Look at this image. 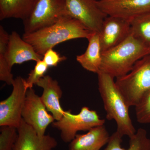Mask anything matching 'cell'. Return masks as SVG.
Masks as SVG:
<instances>
[{"mask_svg": "<svg viewBox=\"0 0 150 150\" xmlns=\"http://www.w3.org/2000/svg\"><path fill=\"white\" fill-rule=\"evenodd\" d=\"M90 31L79 21L65 16L52 25L35 32L23 35V38L43 56L48 49L65 41L78 38H88Z\"/></svg>", "mask_w": 150, "mask_h": 150, "instance_id": "1", "label": "cell"}, {"mask_svg": "<svg viewBox=\"0 0 150 150\" xmlns=\"http://www.w3.org/2000/svg\"><path fill=\"white\" fill-rule=\"evenodd\" d=\"M97 75L98 91L106 112V119L115 121L116 131L121 136L131 138L137 131L129 114L130 107L117 88L115 79L102 72Z\"/></svg>", "mask_w": 150, "mask_h": 150, "instance_id": "2", "label": "cell"}, {"mask_svg": "<svg viewBox=\"0 0 150 150\" xmlns=\"http://www.w3.org/2000/svg\"><path fill=\"white\" fill-rule=\"evenodd\" d=\"M149 52V48L131 34L122 43L103 53L100 72L106 73L115 79L123 76Z\"/></svg>", "mask_w": 150, "mask_h": 150, "instance_id": "3", "label": "cell"}, {"mask_svg": "<svg viewBox=\"0 0 150 150\" xmlns=\"http://www.w3.org/2000/svg\"><path fill=\"white\" fill-rule=\"evenodd\" d=\"M115 83L129 107L136 106L150 91V54L139 60L128 74L115 79Z\"/></svg>", "mask_w": 150, "mask_h": 150, "instance_id": "4", "label": "cell"}, {"mask_svg": "<svg viewBox=\"0 0 150 150\" xmlns=\"http://www.w3.org/2000/svg\"><path fill=\"white\" fill-rule=\"evenodd\" d=\"M105 123V120L100 118L96 111L84 106L77 114H73L71 110L65 111L60 120L51 124L53 128L60 131L63 142L68 143L74 139L79 131H88L94 127L104 125Z\"/></svg>", "mask_w": 150, "mask_h": 150, "instance_id": "5", "label": "cell"}, {"mask_svg": "<svg viewBox=\"0 0 150 150\" xmlns=\"http://www.w3.org/2000/svg\"><path fill=\"white\" fill-rule=\"evenodd\" d=\"M67 16L64 0H35L29 15L23 21L24 33L48 27Z\"/></svg>", "mask_w": 150, "mask_h": 150, "instance_id": "6", "label": "cell"}, {"mask_svg": "<svg viewBox=\"0 0 150 150\" xmlns=\"http://www.w3.org/2000/svg\"><path fill=\"white\" fill-rule=\"evenodd\" d=\"M12 92L6 99L0 102V126L17 129L22 119V110L28 88L25 79L21 76L14 80Z\"/></svg>", "mask_w": 150, "mask_h": 150, "instance_id": "7", "label": "cell"}, {"mask_svg": "<svg viewBox=\"0 0 150 150\" xmlns=\"http://www.w3.org/2000/svg\"><path fill=\"white\" fill-rule=\"evenodd\" d=\"M68 16L80 22L92 32L99 33L107 16L97 0H64Z\"/></svg>", "mask_w": 150, "mask_h": 150, "instance_id": "8", "label": "cell"}, {"mask_svg": "<svg viewBox=\"0 0 150 150\" xmlns=\"http://www.w3.org/2000/svg\"><path fill=\"white\" fill-rule=\"evenodd\" d=\"M48 112L40 97L33 88H28L22 110V118L38 136L46 135L47 127L55 121L54 116Z\"/></svg>", "mask_w": 150, "mask_h": 150, "instance_id": "9", "label": "cell"}, {"mask_svg": "<svg viewBox=\"0 0 150 150\" xmlns=\"http://www.w3.org/2000/svg\"><path fill=\"white\" fill-rule=\"evenodd\" d=\"M98 34L103 53L120 44L130 35V21L107 16Z\"/></svg>", "mask_w": 150, "mask_h": 150, "instance_id": "10", "label": "cell"}, {"mask_svg": "<svg viewBox=\"0 0 150 150\" xmlns=\"http://www.w3.org/2000/svg\"><path fill=\"white\" fill-rule=\"evenodd\" d=\"M98 3L107 16L129 21L150 12V0H106Z\"/></svg>", "mask_w": 150, "mask_h": 150, "instance_id": "11", "label": "cell"}, {"mask_svg": "<svg viewBox=\"0 0 150 150\" xmlns=\"http://www.w3.org/2000/svg\"><path fill=\"white\" fill-rule=\"evenodd\" d=\"M17 138L13 150H53L58 143L49 135L39 136L22 119L17 128Z\"/></svg>", "mask_w": 150, "mask_h": 150, "instance_id": "12", "label": "cell"}, {"mask_svg": "<svg viewBox=\"0 0 150 150\" xmlns=\"http://www.w3.org/2000/svg\"><path fill=\"white\" fill-rule=\"evenodd\" d=\"M6 58L11 68L15 64H21L24 62L33 61L37 62L43 59L34 48L25 41L16 31L10 34Z\"/></svg>", "mask_w": 150, "mask_h": 150, "instance_id": "13", "label": "cell"}, {"mask_svg": "<svg viewBox=\"0 0 150 150\" xmlns=\"http://www.w3.org/2000/svg\"><path fill=\"white\" fill-rule=\"evenodd\" d=\"M36 85L43 89L40 98L47 110L52 113L55 121H59L65 112L60 104L63 92L59 83L50 76L46 75L40 79Z\"/></svg>", "mask_w": 150, "mask_h": 150, "instance_id": "14", "label": "cell"}, {"mask_svg": "<svg viewBox=\"0 0 150 150\" xmlns=\"http://www.w3.org/2000/svg\"><path fill=\"white\" fill-rule=\"evenodd\" d=\"M110 136L104 125L94 127L83 134H77L70 143L69 150H100L107 145Z\"/></svg>", "mask_w": 150, "mask_h": 150, "instance_id": "15", "label": "cell"}, {"mask_svg": "<svg viewBox=\"0 0 150 150\" xmlns=\"http://www.w3.org/2000/svg\"><path fill=\"white\" fill-rule=\"evenodd\" d=\"M88 40L85 52L77 56L76 59L85 69L97 74L102 65L103 54L98 33H92Z\"/></svg>", "mask_w": 150, "mask_h": 150, "instance_id": "16", "label": "cell"}, {"mask_svg": "<svg viewBox=\"0 0 150 150\" xmlns=\"http://www.w3.org/2000/svg\"><path fill=\"white\" fill-rule=\"evenodd\" d=\"M123 137L115 131L110 136L104 150H150V139L144 129H138L134 136L129 138V147L127 149L121 147Z\"/></svg>", "mask_w": 150, "mask_h": 150, "instance_id": "17", "label": "cell"}, {"mask_svg": "<svg viewBox=\"0 0 150 150\" xmlns=\"http://www.w3.org/2000/svg\"><path fill=\"white\" fill-rule=\"evenodd\" d=\"M35 0H0V20L14 18L23 21L32 11Z\"/></svg>", "mask_w": 150, "mask_h": 150, "instance_id": "18", "label": "cell"}, {"mask_svg": "<svg viewBox=\"0 0 150 150\" xmlns=\"http://www.w3.org/2000/svg\"><path fill=\"white\" fill-rule=\"evenodd\" d=\"M131 34L149 48H150V12L130 20Z\"/></svg>", "mask_w": 150, "mask_h": 150, "instance_id": "19", "label": "cell"}, {"mask_svg": "<svg viewBox=\"0 0 150 150\" xmlns=\"http://www.w3.org/2000/svg\"><path fill=\"white\" fill-rule=\"evenodd\" d=\"M9 35L2 25H0V80L11 85L14 79L6 58Z\"/></svg>", "mask_w": 150, "mask_h": 150, "instance_id": "20", "label": "cell"}, {"mask_svg": "<svg viewBox=\"0 0 150 150\" xmlns=\"http://www.w3.org/2000/svg\"><path fill=\"white\" fill-rule=\"evenodd\" d=\"M18 136L17 129L9 126L0 127V150H13Z\"/></svg>", "mask_w": 150, "mask_h": 150, "instance_id": "21", "label": "cell"}, {"mask_svg": "<svg viewBox=\"0 0 150 150\" xmlns=\"http://www.w3.org/2000/svg\"><path fill=\"white\" fill-rule=\"evenodd\" d=\"M135 107L137 121L141 124L150 123V91Z\"/></svg>", "mask_w": 150, "mask_h": 150, "instance_id": "22", "label": "cell"}, {"mask_svg": "<svg viewBox=\"0 0 150 150\" xmlns=\"http://www.w3.org/2000/svg\"><path fill=\"white\" fill-rule=\"evenodd\" d=\"M48 68L42 59L36 62L34 69L30 71L28 77L25 80L28 88H32L33 86L36 85L40 79L45 76Z\"/></svg>", "mask_w": 150, "mask_h": 150, "instance_id": "23", "label": "cell"}, {"mask_svg": "<svg viewBox=\"0 0 150 150\" xmlns=\"http://www.w3.org/2000/svg\"><path fill=\"white\" fill-rule=\"evenodd\" d=\"M67 59L66 56H61L59 53L53 50V48L48 49L43 56L42 60L48 67H56L59 63Z\"/></svg>", "mask_w": 150, "mask_h": 150, "instance_id": "24", "label": "cell"}, {"mask_svg": "<svg viewBox=\"0 0 150 150\" xmlns=\"http://www.w3.org/2000/svg\"><path fill=\"white\" fill-rule=\"evenodd\" d=\"M98 1H106V0H97Z\"/></svg>", "mask_w": 150, "mask_h": 150, "instance_id": "25", "label": "cell"}, {"mask_svg": "<svg viewBox=\"0 0 150 150\" xmlns=\"http://www.w3.org/2000/svg\"><path fill=\"white\" fill-rule=\"evenodd\" d=\"M149 54H150V52H149Z\"/></svg>", "mask_w": 150, "mask_h": 150, "instance_id": "26", "label": "cell"}]
</instances>
